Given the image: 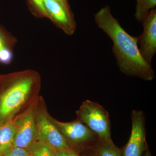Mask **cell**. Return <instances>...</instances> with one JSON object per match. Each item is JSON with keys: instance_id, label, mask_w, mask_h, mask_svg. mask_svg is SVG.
<instances>
[{"instance_id": "cell-8", "label": "cell", "mask_w": 156, "mask_h": 156, "mask_svg": "<svg viewBox=\"0 0 156 156\" xmlns=\"http://www.w3.org/2000/svg\"><path fill=\"white\" fill-rule=\"evenodd\" d=\"M142 34L137 37L143 58L151 65L156 53V9L151 10L142 20Z\"/></svg>"}, {"instance_id": "cell-3", "label": "cell", "mask_w": 156, "mask_h": 156, "mask_svg": "<svg viewBox=\"0 0 156 156\" xmlns=\"http://www.w3.org/2000/svg\"><path fill=\"white\" fill-rule=\"evenodd\" d=\"M76 119L85 124L99 139L111 141V125L108 112L97 102L86 100L76 112Z\"/></svg>"}, {"instance_id": "cell-17", "label": "cell", "mask_w": 156, "mask_h": 156, "mask_svg": "<svg viewBox=\"0 0 156 156\" xmlns=\"http://www.w3.org/2000/svg\"><path fill=\"white\" fill-rule=\"evenodd\" d=\"M73 150L71 147L56 150V156H72Z\"/></svg>"}, {"instance_id": "cell-10", "label": "cell", "mask_w": 156, "mask_h": 156, "mask_svg": "<svg viewBox=\"0 0 156 156\" xmlns=\"http://www.w3.org/2000/svg\"><path fill=\"white\" fill-rule=\"evenodd\" d=\"M16 39L0 24V62L9 64L13 58V49Z\"/></svg>"}, {"instance_id": "cell-2", "label": "cell", "mask_w": 156, "mask_h": 156, "mask_svg": "<svg viewBox=\"0 0 156 156\" xmlns=\"http://www.w3.org/2000/svg\"><path fill=\"white\" fill-rule=\"evenodd\" d=\"M41 76L27 69L0 75V126L28 110L40 96Z\"/></svg>"}, {"instance_id": "cell-4", "label": "cell", "mask_w": 156, "mask_h": 156, "mask_svg": "<svg viewBox=\"0 0 156 156\" xmlns=\"http://www.w3.org/2000/svg\"><path fill=\"white\" fill-rule=\"evenodd\" d=\"M34 116L37 141H44L56 150L71 147L50 119L44 99L40 95L35 103Z\"/></svg>"}, {"instance_id": "cell-14", "label": "cell", "mask_w": 156, "mask_h": 156, "mask_svg": "<svg viewBox=\"0 0 156 156\" xmlns=\"http://www.w3.org/2000/svg\"><path fill=\"white\" fill-rule=\"evenodd\" d=\"M136 2L135 18L139 22H141L143 18L149 12L154 9L156 5V0H136Z\"/></svg>"}, {"instance_id": "cell-22", "label": "cell", "mask_w": 156, "mask_h": 156, "mask_svg": "<svg viewBox=\"0 0 156 156\" xmlns=\"http://www.w3.org/2000/svg\"><path fill=\"white\" fill-rule=\"evenodd\" d=\"M28 156H32L30 154Z\"/></svg>"}, {"instance_id": "cell-13", "label": "cell", "mask_w": 156, "mask_h": 156, "mask_svg": "<svg viewBox=\"0 0 156 156\" xmlns=\"http://www.w3.org/2000/svg\"><path fill=\"white\" fill-rule=\"evenodd\" d=\"M27 151L32 156H56V149L44 141L37 140Z\"/></svg>"}, {"instance_id": "cell-15", "label": "cell", "mask_w": 156, "mask_h": 156, "mask_svg": "<svg viewBox=\"0 0 156 156\" xmlns=\"http://www.w3.org/2000/svg\"><path fill=\"white\" fill-rule=\"evenodd\" d=\"M27 2L30 9L35 16L49 19L44 0H27Z\"/></svg>"}, {"instance_id": "cell-5", "label": "cell", "mask_w": 156, "mask_h": 156, "mask_svg": "<svg viewBox=\"0 0 156 156\" xmlns=\"http://www.w3.org/2000/svg\"><path fill=\"white\" fill-rule=\"evenodd\" d=\"M50 119L68 144L73 149L97 142L99 140L94 132L77 119L69 122H62L51 115Z\"/></svg>"}, {"instance_id": "cell-19", "label": "cell", "mask_w": 156, "mask_h": 156, "mask_svg": "<svg viewBox=\"0 0 156 156\" xmlns=\"http://www.w3.org/2000/svg\"><path fill=\"white\" fill-rule=\"evenodd\" d=\"M143 156H152L150 152V151L148 150L147 149L145 151V153H144V154L143 155Z\"/></svg>"}, {"instance_id": "cell-20", "label": "cell", "mask_w": 156, "mask_h": 156, "mask_svg": "<svg viewBox=\"0 0 156 156\" xmlns=\"http://www.w3.org/2000/svg\"><path fill=\"white\" fill-rule=\"evenodd\" d=\"M80 156H96V155L95 154V153L94 152V153L93 154H91V153H86L85 154H83V155H82Z\"/></svg>"}, {"instance_id": "cell-16", "label": "cell", "mask_w": 156, "mask_h": 156, "mask_svg": "<svg viewBox=\"0 0 156 156\" xmlns=\"http://www.w3.org/2000/svg\"><path fill=\"white\" fill-rule=\"evenodd\" d=\"M29 154L27 150L11 147L0 156H28Z\"/></svg>"}, {"instance_id": "cell-21", "label": "cell", "mask_w": 156, "mask_h": 156, "mask_svg": "<svg viewBox=\"0 0 156 156\" xmlns=\"http://www.w3.org/2000/svg\"><path fill=\"white\" fill-rule=\"evenodd\" d=\"M72 156H80L78 152L74 149H73L72 151Z\"/></svg>"}, {"instance_id": "cell-11", "label": "cell", "mask_w": 156, "mask_h": 156, "mask_svg": "<svg viewBox=\"0 0 156 156\" xmlns=\"http://www.w3.org/2000/svg\"><path fill=\"white\" fill-rule=\"evenodd\" d=\"M16 128L15 119L0 126V156L12 147Z\"/></svg>"}, {"instance_id": "cell-12", "label": "cell", "mask_w": 156, "mask_h": 156, "mask_svg": "<svg viewBox=\"0 0 156 156\" xmlns=\"http://www.w3.org/2000/svg\"><path fill=\"white\" fill-rule=\"evenodd\" d=\"M93 151L97 156H122V151L115 145L112 140H98L95 143Z\"/></svg>"}, {"instance_id": "cell-9", "label": "cell", "mask_w": 156, "mask_h": 156, "mask_svg": "<svg viewBox=\"0 0 156 156\" xmlns=\"http://www.w3.org/2000/svg\"><path fill=\"white\" fill-rule=\"evenodd\" d=\"M44 2L49 19L66 34H73L76 23L71 10L66 9L53 0H44Z\"/></svg>"}, {"instance_id": "cell-7", "label": "cell", "mask_w": 156, "mask_h": 156, "mask_svg": "<svg viewBox=\"0 0 156 156\" xmlns=\"http://www.w3.org/2000/svg\"><path fill=\"white\" fill-rule=\"evenodd\" d=\"M35 102L28 110L15 118L17 128L12 147L27 150L33 144L37 141L36 128L34 116Z\"/></svg>"}, {"instance_id": "cell-6", "label": "cell", "mask_w": 156, "mask_h": 156, "mask_svg": "<svg viewBox=\"0 0 156 156\" xmlns=\"http://www.w3.org/2000/svg\"><path fill=\"white\" fill-rule=\"evenodd\" d=\"M132 129L129 140L122 151V156H143L147 149L146 141L145 117L142 111L131 113Z\"/></svg>"}, {"instance_id": "cell-18", "label": "cell", "mask_w": 156, "mask_h": 156, "mask_svg": "<svg viewBox=\"0 0 156 156\" xmlns=\"http://www.w3.org/2000/svg\"><path fill=\"white\" fill-rule=\"evenodd\" d=\"M56 1L57 2L60 3L62 6H64L65 8H66L69 10H71L68 1V0H53Z\"/></svg>"}, {"instance_id": "cell-1", "label": "cell", "mask_w": 156, "mask_h": 156, "mask_svg": "<svg viewBox=\"0 0 156 156\" xmlns=\"http://www.w3.org/2000/svg\"><path fill=\"white\" fill-rule=\"evenodd\" d=\"M94 17L98 27L112 41V52L120 71L144 80H154L153 69L141 56L138 37L131 36L124 29L113 16L110 6L101 8L94 14Z\"/></svg>"}]
</instances>
